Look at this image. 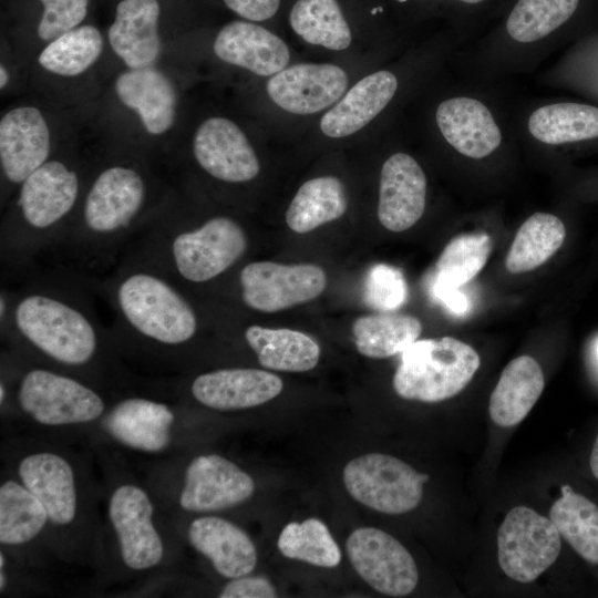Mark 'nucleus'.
Segmentation results:
<instances>
[{
    "instance_id": "nucleus-1",
    "label": "nucleus",
    "mask_w": 598,
    "mask_h": 598,
    "mask_svg": "<svg viewBox=\"0 0 598 598\" xmlns=\"http://www.w3.org/2000/svg\"><path fill=\"white\" fill-rule=\"evenodd\" d=\"M10 286L8 320L1 337L12 350L71 374L103 367L115 343L99 319L91 277L39 265Z\"/></svg>"
},
{
    "instance_id": "nucleus-2",
    "label": "nucleus",
    "mask_w": 598,
    "mask_h": 598,
    "mask_svg": "<svg viewBox=\"0 0 598 598\" xmlns=\"http://www.w3.org/2000/svg\"><path fill=\"white\" fill-rule=\"evenodd\" d=\"M161 208L151 206L150 179L141 169L107 165L92 177L68 228L42 261L102 278Z\"/></svg>"
},
{
    "instance_id": "nucleus-3",
    "label": "nucleus",
    "mask_w": 598,
    "mask_h": 598,
    "mask_svg": "<svg viewBox=\"0 0 598 598\" xmlns=\"http://www.w3.org/2000/svg\"><path fill=\"white\" fill-rule=\"evenodd\" d=\"M94 285L112 309L115 347L174 357L199 334L193 296L142 259L123 254Z\"/></svg>"
},
{
    "instance_id": "nucleus-4",
    "label": "nucleus",
    "mask_w": 598,
    "mask_h": 598,
    "mask_svg": "<svg viewBox=\"0 0 598 598\" xmlns=\"http://www.w3.org/2000/svg\"><path fill=\"white\" fill-rule=\"evenodd\" d=\"M248 244L245 228L229 216L215 215L195 224L174 206H163L123 254L151 264L192 295L195 287L236 266Z\"/></svg>"
},
{
    "instance_id": "nucleus-5",
    "label": "nucleus",
    "mask_w": 598,
    "mask_h": 598,
    "mask_svg": "<svg viewBox=\"0 0 598 598\" xmlns=\"http://www.w3.org/2000/svg\"><path fill=\"white\" fill-rule=\"evenodd\" d=\"M76 168L49 159L18 187L0 231L1 282H14L37 268L68 228L82 198Z\"/></svg>"
},
{
    "instance_id": "nucleus-6",
    "label": "nucleus",
    "mask_w": 598,
    "mask_h": 598,
    "mask_svg": "<svg viewBox=\"0 0 598 598\" xmlns=\"http://www.w3.org/2000/svg\"><path fill=\"white\" fill-rule=\"evenodd\" d=\"M480 363L477 352L455 338L416 340L401 353L393 388L406 400L444 401L470 383Z\"/></svg>"
},
{
    "instance_id": "nucleus-7",
    "label": "nucleus",
    "mask_w": 598,
    "mask_h": 598,
    "mask_svg": "<svg viewBox=\"0 0 598 598\" xmlns=\"http://www.w3.org/2000/svg\"><path fill=\"white\" fill-rule=\"evenodd\" d=\"M27 359L30 364L18 371L16 394L20 409L34 421L53 426L80 424L104 413L103 396L86 380Z\"/></svg>"
},
{
    "instance_id": "nucleus-8",
    "label": "nucleus",
    "mask_w": 598,
    "mask_h": 598,
    "mask_svg": "<svg viewBox=\"0 0 598 598\" xmlns=\"http://www.w3.org/2000/svg\"><path fill=\"white\" fill-rule=\"evenodd\" d=\"M429 478L402 460L375 452L351 460L343 468V483L352 498L391 515L414 509Z\"/></svg>"
},
{
    "instance_id": "nucleus-9",
    "label": "nucleus",
    "mask_w": 598,
    "mask_h": 598,
    "mask_svg": "<svg viewBox=\"0 0 598 598\" xmlns=\"http://www.w3.org/2000/svg\"><path fill=\"white\" fill-rule=\"evenodd\" d=\"M560 534L550 518L527 506H515L497 532V557L512 579L527 584L538 578L560 553Z\"/></svg>"
},
{
    "instance_id": "nucleus-10",
    "label": "nucleus",
    "mask_w": 598,
    "mask_h": 598,
    "mask_svg": "<svg viewBox=\"0 0 598 598\" xmlns=\"http://www.w3.org/2000/svg\"><path fill=\"white\" fill-rule=\"evenodd\" d=\"M241 302L260 312H276L316 299L327 286L317 265L252 261L238 272Z\"/></svg>"
},
{
    "instance_id": "nucleus-11",
    "label": "nucleus",
    "mask_w": 598,
    "mask_h": 598,
    "mask_svg": "<svg viewBox=\"0 0 598 598\" xmlns=\"http://www.w3.org/2000/svg\"><path fill=\"white\" fill-rule=\"evenodd\" d=\"M346 549L358 575L374 590L391 597L411 594L419 580L415 561L393 536L374 527H360L348 537Z\"/></svg>"
},
{
    "instance_id": "nucleus-12",
    "label": "nucleus",
    "mask_w": 598,
    "mask_h": 598,
    "mask_svg": "<svg viewBox=\"0 0 598 598\" xmlns=\"http://www.w3.org/2000/svg\"><path fill=\"white\" fill-rule=\"evenodd\" d=\"M148 494L134 484H122L109 501V517L117 536L124 564L133 570L157 566L164 556L163 540L154 526Z\"/></svg>"
},
{
    "instance_id": "nucleus-13",
    "label": "nucleus",
    "mask_w": 598,
    "mask_h": 598,
    "mask_svg": "<svg viewBox=\"0 0 598 598\" xmlns=\"http://www.w3.org/2000/svg\"><path fill=\"white\" fill-rule=\"evenodd\" d=\"M192 151L198 167L219 182L246 183L260 172L258 157L247 136L225 117L205 120L194 135Z\"/></svg>"
},
{
    "instance_id": "nucleus-14",
    "label": "nucleus",
    "mask_w": 598,
    "mask_h": 598,
    "mask_svg": "<svg viewBox=\"0 0 598 598\" xmlns=\"http://www.w3.org/2000/svg\"><path fill=\"white\" fill-rule=\"evenodd\" d=\"M255 492L252 477L218 454H204L188 464L179 505L194 513H209L246 502Z\"/></svg>"
},
{
    "instance_id": "nucleus-15",
    "label": "nucleus",
    "mask_w": 598,
    "mask_h": 598,
    "mask_svg": "<svg viewBox=\"0 0 598 598\" xmlns=\"http://www.w3.org/2000/svg\"><path fill=\"white\" fill-rule=\"evenodd\" d=\"M348 75L336 64L300 63L274 74L267 83L269 97L293 114L320 112L346 92Z\"/></svg>"
},
{
    "instance_id": "nucleus-16",
    "label": "nucleus",
    "mask_w": 598,
    "mask_h": 598,
    "mask_svg": "<svg viewBox=\"0 0 598 598\" xmlns=\"http://www.w3.org/2000/svg\"><path fill=\"white\" fill-rule=\"evenodd\" d=\"M50 131L40 110L20 106L8 111L0 121V163L7 185H19L49 161Z\"/></svg>"
},
{
    "instance_id": "nucleus-17",
    "label": "nucleus",
    "mask_w": 598,
    "mask_h": 598,
    "mask_svg": "<svg viewBox=\"0 0 598 598\" xmlns=\"http://www.w3.org/2000/svg\"><path fill=\"white\" fill-rule=\"evenodd\" d=\"M279 377L252 368H226L198 374L189 393L202 405L218 411H236L261 405L282 390Z\"/></svg>"
},
{
    "instance_id": "nucleus-18",
    "label": "nucleus",
    "mask_w": 598,
    "mask_h": 598,
    "mask_svg": "<svg viewBox=\"0 0 598 598\" xmlns=\"http://www.w3.org/2000/svg\"><path fill=\"white\" fill-rule=\"evenodd\" d=\"M426 178L417 162L404 153L391 155L380 176L378 218L388 230L411 228L423 215Z\"/></svg>"
},
{
    "instance_id": "nucleus-19",
    "label": "nucleus",
    "mask_w": 598,
    "mask_h": 598,
    "mask_svg": "<svg viewBox=\"0 0 598 598\" xmlns=\"http://www.w3.org/2000/svg\"><path fill=\"white\" fill-rule=\"evenodd\" d=\"M175 415L169 405L142 396L118 401L105 417L107 432L120 443L142 452H161L172 437Z\"/></svg>"
},
{
    "instance_id": "nucleus-20",
    "label": "nucleus",
    "mask_w": 598,
    "mask_h": 598,
    "mask_svg": "<svg viewBox=\"0 0 598 598\" xmlns=\"http://www.w3.org/2000/svg\"><path fill=\"white\" fill-rule=\"evenodd\" d=\"M214 52L221 61L261 76L280 72L290 60L289 48L279 37L245 21L226 24L215 39Z\"/></svg>"
},
{
    "instance_id": "nucleus-21",
    "label": "nucleus",
    "mask_w": 598,
    "mask_h": 598,
    "mask_svg": "<svg viewBox=\"0 0 598 598\" xmlns=\"http://www.w3.org/2000/svg\"><path fill=\"white\" fill-rule=\"evenodd\" d=\"M114 86L120 101L138 115L147 133L161 135L173 126L176 92L168 76L158 69L153 65L127 69L118 74Z\"/></svg>"
},
{
    "instance_id": "nucleus-22",
    "label": "nucleus",
    "mask_w": 598,
    "mask_h": 598,
    "mask_svg": "<svg viewBox=\"0 0 598 598\" xmlns=\"http://www.w3.org/2000/svg\"><path fill=\"white\" fill-rule=\"evenodd\" d=\"M157 0H122L107 35L115 54L127 69L151 66L158 59L162 41L158 34Z\"/></svg>"
},
{
    "instance_id": "nucleus-23",
    "label": "nucleus",
    "mask_w": 598,
    "mask_h": 598,
    "mask_svg": "<svg viewBox=\"0 0 598 598\" xmlns=\"http://www.w3.org/2000/svg\"><path fill=\"white\" fill-rule=\"evenodd\" d=\"M18 472L22 484L39 498L52 523L68 525L74 519L75 477L64 457L52 452L32 453L20 461Z\"/></svg>"
},
{
    "instance_id": "nucleus-24",
    "label": "nucleus",
    "mask_w": 598,
    "mask_h": 598,
    "mask_svg": "<svg viewBox=\"0 0 598 598\" xmlns=\"http://www.w3.org/2000/svg\"><path fill=\"white\" fill-rule=\"evenodd\" d=\"M188 540L223 577L233 579L249 575L257 565V551L250 537L221 517L195 518L188 527Z\"/></svg>"
},
{
    "instance_id": "nucleus-25",
    "label": "nucleus",
    "mask_w": 598,
    "mask_h": 598,
    "mask_svg": "<svg viewBox=\"0 0 598 598\" xmlns=\"http://www.w3.org/2000/svg\"><path fill=\"white\" fill-rule=\"evenodd\" d=\"M435 117L447 143L467 157L483 158L501 144L497 124L488 109L477 100H446L439 105Z\"/></svg>"
},
{
    "instance_id": "nucleus-26",
    "label": "nucleus",
    "mask_w": 598,
    "mask_h": 598,
    "mask_svg": "<svg viewBox=\"0 0 598 598\" xmlns=\"http://www.w3.org/2000/svg\"><path fill=\"white\" fill-rule=\"evenodd\" d=\"M396 89L398 80L389 71L367 75L322 116L321 132L333 138L358 132L389 104Z\"/></svg>"
},
{
    "instance_id": "nucleus-27",
    "label": "nucleus",
    "mask_w": 598,
    "mask_h": 598,
    "mask_svg": "<svg viewBox=\"0 0 598 598\" xmlns=\"http://www.w3.org/2000/svg\"><path fill=\"white\" fill-rule=\"evenodd\" d=\"M545 388L538 362L530 355L513 359L503 370L488 404L492 421L511 427L530 412Z\"/></svg>"
},
{
    "instance_id": "nucleus-28",
    "label": "nucleus",
    "mask_w": 598,
    "mask_h": 598,
    "mask_svg": "<svg viewBox=\"0 0 598 598\" xmlns=\"http://www.w3.org/2000/svg\"><path fill=\"white\" fill-rule=\"evenodd\" d=\"M244 339L256 353L259 363L267 369L306 372L319 361V344L300 331L250 324L244 331Z\"/></svg>"
},
{
    "instance_id": "nucleus-29",
    "label": "nucleus",
    "mask_w": 598,
    "mask_h": 598,
    "mask_svg": "<svg viewBox=\"0 0 598 598\" xmlns=\"http://www.w3.org/2000/svg\"><path fill=\"white\" fill-rule=\"evenodd\" d=\"M348 200L342 182L334 176H320L303 183L292 198L287 213L288 227L305 234L338 219Z\"/></svg>"
},
{
    "instance_id": "nucleus-30",
    "label": "nucleus",
    "mask_w": 598,
    "mask_h": 598,
    "mask_svg": "<svg viewBox=\"0 0 598 598\" xmlns=\"http://www.w3.org/2000/svg\"><path fill=\"white\" fill-rule=\"evenodd\" d=\"M357 350L364 357L383 359L402 353L422 332L420 320L408 315H370L352 324Z\"/></svg>"
},
{
    "instance_id": "nucleus-31",
    "label": "nucleus",
    "mask_w": 598,
    "mask_h": 598,
    "mask_svg": "<svg viewBox=\"0 0 598 598\" xmlns=\"http://www.w3.org/2000/svg\"><path fill=\"white\" fill-rule=\"evenodd\" d=\"M566 228L555 215L535 213L519 227L505 259L512 274L536 269L564 244Z\"/></svg>"
},
{
    "instance_id": "nucleus-32",
    "label": "nucleus",
    "mask_w": 598,
    "mask_h": 598,
    "mask_svg": "<svg viewBox=\"0 0 598 598\" xmlns=\"http://www.w3.org/2000/svg\"><path fill=\"white\" fill-rule=\"evenodd\" d=\"M549 517L560 536L587 561L598 564V506L561 486V496L553 504Z\"/></svg>"
},
{
    "instance_id": "nucleus-33",
    "label": "nucleus",
    "mask_w": 598,
    "mask_h": 598,
    "mask_svg": "<svg viewBox=\"0 0 598 598\" xmlns=\"http://www.w3.org/2000/svg\"><path fill=\"white\" fill-rule=\"evenodd\" d=\"M532 135L546 144H563L598 137V107L555 103L534 111L528 121Z\"/></svg>"
},
{
    "instance_id": "nucleus-34",
    "label": "nucleus",
    "mask_w": 598,
    "mask_h": 598,
    "mask_svg": "<svg viewBox=\"0 0 598 598\" xmlns=\"http://www.w3.org/2000/svg\"><path fill=\"white\" fill-rule=\"evenodd\" d=\"M48 513L23 484L13 480L0 486V542L17 546L35 538L48 523Z\"/></svg>"
},
{
    "instance_id": "nucleus-35",
    "label": "nucleus",
    "mask_w": 598,
    "mask_h": 598,
    "mask_svg": "<svg viewBox=\"0 0 598 598\" xmlns=\"http://www.w3.org/2000/svg\"><path fill=\"white\" fill-rule=\"evenodd\" d=\"M292 30L306 42L344 50L351 31L337 0H298L289 16Z\"/></svg>"
},
{
    "instance_id": "nucleus-36",
    "label": "nucleus",
    "mask_w": 598,
    "mask_h": 598,
    "mask_svg": "<svg viewBox=\"0 0 598 598\" xmlns=\"http://www.w3.org/2000/svg\"><path fill=\"white\" fill-rule=\"evenodd\" d=\"M493 248L486 233H466L454 237L439 257L432 289L458 288L472 280L485 266Z\"/></svg>"
},
{
    "instance_id": "nucleus-37",
    "label": "nucleus",
    "mask_w": 598,
    "mask_h": 598,
    "mask_svg": "<svg viewBox=\"0 0 598 598\" xmlns=\"http://www.w3.org/2000/svg\"><path fill=\"white\" fill-rule=\"evenodd\" d=\"M103 39L100 31L90 24L76 27L55 39L41 51L39 64L47 71L61 76L84 73L100 58Z\"/></svg>"
},
{
    "instance_id": "nucleus-38",
    "label": "nucleus",
    "mask_w": 598,
    "mask_h": 598,
    "mask_svg": "<svg viewBox=\"0 0 598 598\" xmlns=\"http://www.w3.org/2000/svg\"><path fill=\"white\" fill-rule=\"evenodd\" d=\"M277 546L285 557L318 567L332 568L341 560L338 544L327 525L317 518L287 524L279 535Z\"/></svg>"
},
{
    "instance_id": "nucleus-39",
    "label": "nucleus",
    "mask_w": 598,
    "mask_h": 598,
    "mask_svg": "<svg viewBox=\"0 0 598 598\" xmlns=\"http://www.w3.org/2000/svg\"><path fill=\"white\" fill-rule=\"evenodd\" d=\"M579 0H518L512 10L506 29L516 41H537L566 22Z\"/></svg>"
},
{
    "instance_id": "nucleus-40",
    "label": "nucleus",
    "mask_w": 598,
    "mask_h": 598,
    "mask_svg": "<svg viewBox=\"0 0 598 598\" xmlns=\"http://www.w3.org/2000/svg\"><path fill=\"white\" fill-rule=\"evenodd\" d=\"M408 288L402 272L389 265L378 264L368 271L364 301L372 309L391 311L402 306Z\"/></svg>"
},
{
    "instance_id": "nucleus-41",
    "label": "nucleus",
    "mask_w": 598,
    "mask_h": 598,
    "mask_svg": "<svg viewBox=\"0 0 598 598\" xmlns=\"http://www.w3.org/2000/svg\"><path fill=\"white\" fill-rule=\"evenodd\" d=\"M43 13L38 24V35L51 41L72 30L84 20L89 0H40Z\"/></svg>"
},
{
    "instance_id": "nucleus-42",
    "label": "nucleus",
    "mask_w": 598,
    "mask_h": 598,
    "mask_svg": "<svg viewBox=\"0 0 598 598\" xmlns=\"http://www.w3.org/2000/svg\"><path fill=\"white\" fill-rule=\"evenodd\" d=\"M220 598H275L276 589L264 577L241 576L233 578L219 594Z\"/></svg>"
},
{
    "instance_id": "nucleus-43",
    "label": "nucleus",
    "mask_w": 598,
    "mask_h": 598,
    "mask_svg": "<svg viewBox=\"0 0 598 598\" xmlns=\"http://www.w3.org/2000/svg\"><path fill=\"white\" fill-rule=\"evenodd\" d=\"M227 8L250 21H265L277 12L280 0H224Z\"/></svg>"
},
{
    "instance_id": "nucleus-44",
    "label": "nucleus",
    "mask_w": 598,
    "mask_h": 598,
    "mask_svg": "<svg viewBox=\"0 0 598 598\" xmlns=\"http://www.w3.org/2000/svg\"><path fill=\"white\" fill-rule=\"evenodd\" d=\"M437 298L450 311L462 315L468 309V300L457 288H435L432 289Z\"/></svg>"
},
{
    "instance_id": "nucleus-45",
    "label": "nucleus",
    "mask_w": 598,
    "mask_h": 598,
    "mask_svg": "<svg viewBox=\"0 0 598 598\" xmlns=\"http://www.w3.org/2000/svg\"><path fill=\"white\" fill-rule=\"evenodd\" d=\"M590 468L594 476L598 480V435L595 440L590 454Z\"/></svg>"
},
{
    "instance_id": "nucleus-46",
    "label": "nucleus",
    "mask_w": 598,
    "mask_h": 598,
    "mask_svg": "<svg viewBox=\"0 0 598 598\" xmlns=\"http://www.w3.org/2000/svg\"><path fill=\"white\" fill-rule=\"evenodd\" d=\"M9 72L4 65H0V87L3 89L9 82Z\"/></svg>"
},
{
    "instance_id": "nucleus-47",
    "label": "nucleus",
    "mask_w": 598,
    "mask_h": 598,
    "mask_svg": "<svg viewBox=\"0 0 598 598\" xmlns=\"http://www.w3.org/2000/svg\"><path fill=\"white\" fill-rule=\"evenodd\" d=\"M6 585H7V577H6V574H3V568H0V590L1 591H3Z\"/></svg>"
},
{
    "instance_id": "nucleus-48",
    "label": "nucleus",
    "mask_w": 598,
    "mask_h": 598,
    "mask_svg": "<svg viewBox=\"0 0 598 598\" xmlns=\"http://www.w3.org/2000/svg\"><path fill=\"white\" fill-rule=\"evenodd\" d=\"M461 1L466 2V3H478L483 0H461Z\"/></svg>"
},
{
    "instance_id": "nucleus-49",
    "label": "nucleus",
    "mask_w": 598,
    "mask_h": 598,
    "mask_svg": "<svg viewBox=\"0 0 598 598\" xmlns=\"http://www.w3.org/2000/svg\"><path fill=\"white\" fill-rule=\"evenodd\" d=\"M597 355H598V343H597Z\"/></svg>"
},
{
    "instance_id": "nucleus-50",
    "label": "nucleus",
    "mask_w": 598,
    "mask_h": 598,
    "mask_svg": "<svg viewBox=\"0 0 598 598\" xmlns=\"http://www.w3.org/2000/svg\"><path fill=\"white\" fill-rule=\"evenodd\" d=\"M398 1H401V2H403V1H406V0H398Z\"/></svg>"
}]
</instances>
